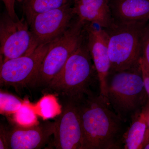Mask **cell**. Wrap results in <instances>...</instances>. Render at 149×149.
Returning <instances> with one entry per match:
<instances>
[{
	"mask_svg": "<svg viewBox=\"0 0 149 149\" xmlns=\"http://www.w3.org/2000/svg\"><path fill=\"white\" fill-rule=\"evenodd\" d=\"M77 104L83 129L82 149L121 148L124 122L104 97L92 93Z\"/></svg>",
	"mask_w": 149,
	"mask_h": 149,
	"instance_id": "1",
	"label": "cell"
},
{
	"mask_svg": "<svg viewBox=\"0 0 149 149\" xmlns=\"http://www.w3.org/2000/svg\"><path fill=\"white\" fill-rule=\"evenodd\" d=\"M97 80L99 81L98 77L88 50L85 35L61 72L46 88L65 97L68 101L78 104L93 93L91 87Z\"/></svg>",
	"mask_w": 149,
	"mask_h": 149,
	"instance_id": "2",
	"label": "cell"
},
{
	"mask_svg": "<svg viewBox=\"0 0 149 149\" xmlns=\"http://www.w3.org/2000/svg\"><path fill=\"white\" fill-rule=\"evenodd\" d=\"M106 98L124 123L149 101L140 63L127 70L110 73Z\"/></svg>",
	"mask_w": 149,
	"mask_h": 149,
	"instance_id": "3",
	"label": "cell"
},
{
	"mask_svg": "<svg viewBox=\"0 0 149 149\" xmlns=\"http://www.w3.org/2000/svg\"><path fill=\"white\" fill-rule=\"evenodd\" d=\"M85 24L76 16L66 31L51 42L37 75L29 87L46 88L61 72L85 39Z\"/></svg>",
	"mask_w": 149,
	"mask_h": 149,
	"instance_id": "4",
	"label": "cell"
},
{
	"mask_svg": "<svg viewBox=\"0 0 149 149\" xmlns=\"http://www.w3.org/2000/svg\"><path fill=\"white\" fill-rule=\"evenodd\" d=\"M148 22H115L106 29L109 34V74L130 69L139 64L142 57L141 36Z\"/></svg>",
	"mask_w": 149,
	"mask_h": 149,
	"instance_id": "5",
	"label": "cell"
},
{
	"mask_svg": "<svg viewBox=\"0 0 149 149\" xmlns=\"http://www.w3.org/2000/svg\"><path fill=\"white\" fill-rule=\"evenodd\" d=\"M26 20L13 19L6 11L0 19L1 62L32 52L38 47Z\"/></svg>",
	"mask_w": 149,
	"mask_h": 149,
	"instance_id": "6",
	"label": "cell"
},
{
	"mask_svg": "<svg viewBox=\"0 0 149 149\" xmlns=\"http://www.w3.org/2000/svg\"><path fill=\"white\" fill-rule=\"evenodd\" d=\"M50 44L38 46L26 55L1 62V86H11L17 89L30 86L37 75Z\"/></svg>",
	"mask_w": 149,
	"mask_h": 149,
	"instance_id": "7",
	"label": "cell"
},
{
	"mask_svg": "<svg viewBox=\"0 0 149 149\" xmlns=\"http://www.w3.org/2000/svg\"><path fill=\"white\" fill-rule=\"evenodd\" d=\"M72 5L69 4L33 17L29 29L38 46L51 43L69 27L76 17Z\"/></svg>",
	"mask_w": 149,
	"mask_h": 149,
	"instance_id": "8",
	"label": "cell"
},
{
	"mask_svg": "<svg viewBox=\"0 0 149 149\" xmlns=\"http://www.w3.org/2000/svg\"><path fill=\"white\" fill-rule=\"evenodd\" d=\"M87 46L98 77L100 95L106 98L107 80L110 69L108 51L109 34L95 23L85 22Z\"/></svg>",
	"mask_w": 149,
	"mask_h": 149,
	"instance_id": "9",
	"label": "cell"
},
{
	"mask_svg": "<svg viewBox=\"0 0 149 149\" xmlns=\"http://www.w3.org/2000/svg\"><path fill=\"white\" fill-rule=\"evenodd\" d=\"M56 121L55 148L82 149L83 129L77 104L68 101Z\"/></svg>",
	"mask_w": 149,
	"mask_h": 149,
	"instance_id": "10",
	"label": "cell"
},
{
	"mask_svg": "<svg viewBox=\"0 0 149 149\" xmlns=\"http://www.w3.org/2000/svg\"><path fill=\"white\" fill-rule=\"evenodd\" d=\"M56 122L46 121L33 126L15 125L7 132L8 148L36 149L42 148L54 135Z\"/></svg>",
	"mask_w": 149,
	"mask_h": 149,
	"instance_id": "11",
	"label": "cell"
},
{
	"mask_svg": "<svg viewBox=\"0 0 149 149\" xmlns=\"http://www.w3.org/2000/svg\"><path fill=\"white\" fill-rule=\"evenodd\" d=\"M110 0H73L74 12L85 22L95 23L105 29L111 28L115 22L109 6Z\"/></svg>",
	"mask_w": 149,
	"mask_h": 149,
	"instance_id": "12",
	"label": "cell"
},
{
	"mask_svg": "<svg viewBox=\"0 0 149 149\" xmlns=\"http://www.w3.org/2000/svg\"><path fill=\"white\" fill-rule=\"evenodd\" d=\"M114 22L149 21V0H110Z\"/></svg>",
	"mask_w": 149,
	"mask_h": 149,
	"instance_id": "13",
	"label": "cell"
},
{
	"mask_svg": "<svg viewBox=\"0 0 149 149\" xmlns=\"http://www.w3.org/2000/svg\"><path fill=\"white\" fill-rule=\"evenodd\" d=\"M149 107V100L146 105L131 116L132 122L123 138L124 149H143Z\"/></svg>",
	"mask_w": 149,
	"mask_h": 149,
	"instance_id": "14",
	"label": "cell"
},
{
	"mask_svg": "<svg viewBox=\"0 0 149 149\" xmlns=\"http://www.w3.org/2000/svg\"><path fill=\"white\" fill-rule=\"evenodd\" d=\"M26 21L30 24L38 15L72 3L73 0H19Z\"/></svg>",
	"mask_w": 149,
	"mask_h": 149,
	"instance_id": "15",
	"label": "cell"
},
{
	"mask_svg": "<svg viewBox=\"0 0 149 149\" xmlns=\"http://www.w3.org/2000/svg\"><path fill=\"white\" fill-rule=\"evenodd\" d=\"M34 107L37 114L45 120L53 118L61 113L58 102L55 96L52 95L44 96Z\"/></svg>",
	"mask_w": 149,
	"mask_h": 149,
	"instance_id": "16",
	"label": "cell"
},
{
	"mask_svg": "<svg viewBox=\"0 0 149 149\" xmlns=\"http://www.w3.org/2000/svg\"><path fill=\"white\" fill-rule=\"evenodd\" d=\"M35 107L24 102L21 107L14 113V120L17 125L29 127L38 124Z\"/></svg>",
	"mask_w": 149,
	"mask_h": 149,
	"instance_id": "17",
	"label": "cell"
},
{
	"mask_svg": "<svg viewBox=\"0 0 149 149\" xmlns=\"http://www.w3.org/2000/svg\"><path fill=\"white\" fill-rule=\"evenodd\" d=\"M24 102L13 95L1 91L0 109L1 114H14L21 107Z\"/></svg>",
	"mask_w": 149,
	"mask_h": 149,
	"instance_id": "18",
	"label": "cell"
},
{
	"mask_svg": "<svg viewBox=\"0 0 149 149\" xmlns=\"http://www.w3.org/2000/svg\"><path fill=\"white\" fill-rule=\"evenodd\" d=\"M142 58L149 67V21L144 26L141 36Z\"/></svg>",
	"mask_w": 149,
	"mask_h": 149,
	"instance_id": "19",
	"label": "cell"
},
{
	"mask_svg": "<svg viewBox=\"0 0 149 149\" xmlns=\"http://www.w3.org/2000/svg\"><path fill=\"white\" fill-rule=\"evenodd\" d=\"M139 63L141 66L145 87L149 100V67L142 57L139 60Z\"/></svg>",
	"mask_w": 149,
	"mask_h": 149,
	"instance_id": "20",
	"label": "cell"
},
{
	"mask_svg": "<svg viewBox=\"0 0 149 149\" xmlns=\"http://www.w3.org/2000/svg\"><path fill=\"white\" fill-rule=\"evenodd\" d=\"M3 3L5 6L6 11L8 15L14 20L19 19L17 15L15 9V5L16 1L19 2V0H2Z\"/></svg>",
	"mask_w": 149,
	"mask_h": 149,
	"instance_id": "21",
	"label": "cell"
},
{
	"mask_svg": "<svg viewBox=\"0 0 149 149\" xmlns=\"http://www.w3.org/2000/svg\"><path fill=\"white\" fill-rule=\"evenodd\" d=\"M7 130L5 128L1 125L0 131V149L8 148L7 142Z\"/></svg>",
	"mask_w": 149,
	"mask_h": 149,
	"instance_id": "22",
	"label": "cell"
},
{
	"mask_svg": "<svg viewBox=\"0 0 149 149\" xmlns=\"http://www.w3.org/2000/svg\"><path fill=\"white\" fill-rule=\"evenodd\" d=\"M149 143V107L148 111V116H147L146 130L145 134V139H144L143 147L146 144Z\"/></svg>",
	"mask_w": 149,
	"mask_h": 149,
	"instance_id": "23",
	"label": "cell"
},
{
	"mask_svg": "<svg viewBox=\"0 0 149 149\" xmlns=\"http://www.w3.org/2000/svg\"><path fill=\"white\" fill-rule=\"evenodd\" d=\"M143 149H149V143L144 146Z\"/></svg>",
	"mask_w": 149,
	"mask_h": 149,
	"instance_id": "24",
	"label": "cell"
}]
</instances>
